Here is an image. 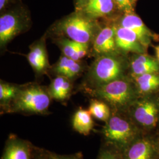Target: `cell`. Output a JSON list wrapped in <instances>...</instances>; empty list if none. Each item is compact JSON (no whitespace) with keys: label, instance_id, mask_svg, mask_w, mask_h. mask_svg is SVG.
<instances>
[{"label":"cell","instance_id":"obj_22","mask_svg":"<svg viewBox=\"0 0 159 159\" xmlns=\"http://www.w3.org/2000/svg\"><path fill=\"white\" fill-rule=\"evenodd\" d=\"M79 43L68 38H62L57 41V44L63 52V55L74 60Z\"/></svg>","mask_w":159,"mask_h":159},{"label":"cell","instance_id":"obj_11","mask_svg":"<svg viewBox=\"0 0 159 159\" xmlns=\"http://www.w3.org/2000/svg\"><path fill=\"white\" fill-rule=\"evenodd\" d=\"M75 11L94 20L99 18L111 19L120 13L117 8L114 0H91Z\"/></svg>","mask_w":159,"mask_h":159},{"label":"cell","instance_id":"obj_21","mask_svg":"<svg viewBox=\"0 0 159 159\" xmlns=\"http://www.w3.org/2000/svg\"><path fill=\"white\" fill-rule=\"evenodd\" d=\"M21 88V85L6 83L1 80L0 83V102L1 107L5 108L15 98Z\"/></svg>","mask_w":159,"mask_h":159},{"label":"cell","instance_id":"obj_32","mask_svg":"<svg viewBox=\"0 0 159 159\" xmlns=\"http://www.w3.org/2000/svg\"></svg>","mask_w":159,"mask_h":159},{"label":"cell","instance_id":"obj_6","mask_svg":"<svg viewBox=\"0 0 159 159\" xmlns=\"http://www.w3.org/2000/svg\"><path fill=\"white\" fill-rule=\"evenodd\" d=\"M99 25L97 20H91L75 11L61 20L56 27L57 33L68 39L89 44L102 29Z\"/></svg>","mask_w":159,"mask_h":159},{"label":"cell","instance_id":"obj_5","mask_svg":"<svg viewBox=\"0 0 159 159\" xmlns=\"http://www.w3.org/2000/svg\"><path fill=\"white\" fill-rule=\"evenodd\" d=\"M127 113L143 134L159 133V91L139 97Z\"/></svg>","mask_w":159,"mask_h":159},{"label":"cell","instance_id":"obj_8","mask_svg":"<svg viewBox=\"0 0 159 159\" xmlns=\"http://www.w3.org/2000/svg\"><path fill=\"white\" fill-rule=\"evenodd\" d=\"M113 23L134 32L143 45L148 48L153 41H159V35L152 31L136 12L121 14L111 18Z\"/></svg>","mask_w":159,"mask_h":159},{"label":"cell","instance_id":"obj_2","mask_svg":"<svg viewBox=\"0 0 159 159\" xmlns=\"http://www.w3.org/2000/svg\"><path fill=\"white\" fill-rule=\"evenodd\" d=\"M101 133L104 143L113 146L122 153L143 134L127 111L113 110Z\"/></svg>","mask_w":159,"mask_h":159},{"label":"cell","instance_id":"obj_9","mask_svg":"<svg viewBox=\"0 0 159 159\" xmlns=\"http://www.w3.org/2000/svg\"><path fill=\"white\" fill-rule=\"evenodd\" d=\"M124 159H159L156 136L143 134L123 152Z\"/></svg>","mask_w":159,"mask_h":159},{"label":"cell","instance_id":"obj_16","mask_svg":"<svg viewBox=\"0 0 159 159\" xmlns=\"http://www.w3.org/2000/svg\"><path fill=\"white\" fill-rule=\"evenodd\" d=\"M52 70L57 76H63L73 80L81 73L83 66L80 61L74 60L63 55L54 66Z\"/></svg>","mask_w":159,"mask_h":159},{"label":"cell","instance_id":"obj_23","mask_svg":"<svg viewBox=\"0 0 159 159\" xmlns=\"http://www.w3.org/2000/svg\"><path fill=\"white\" fill-rule=\"evenodd\" d=\"M96 159H124V158L123 153L119 150L103 143Z\"/></svg>","mask_w":159,"mask_h":159},{"label":"cell","instance_id":"obj_15","mask_svg":"<svg viewBox=\"0 0 159 159\" xmlns=\"http://www.w3.org/2000/svg\"><path fill=\"white\" fill-rule=\"evenodd\" d=\"M27 60L30 66L37 74H44L49 67L45 40L42 39L30 47Z\"/></svg>","mask_w":159,"mask_h":159},{"label":"cell","instance_id":"obj_19","mask_svg":"<svg viewBox=\"0 0 159 159\" xmlns=\"http://www.w3.org/2000/svg\"><path fill=\"white\" fill-rule=\"evenodd\" d=\"M72 85L70 80L63 76H57L51 82L48 91L52 98L63 102L71 94Z\"/></svg>","mask_w":159,"mask_h":159},{"label":"cell","instance_id":"obj_29","mask_svg":"<svg viewBox=\"0 0 159 159\" xmlns=\"http://www.w3.org/2000/svg\"><path fill=\"white\" fill-rule=\"evenodd\" d=\"M91 0H75V11L81 9L82 7L88 4Z\"/></svg>","mask_w":159,"mask_h":159},{"label":"cell","instance_id":"obj_14","mask_svg":"<svg viewBox=\"0 0 159 159\" xmlns=\"http://www.w3.org/2000/svg\"><path fill=\"white\" fill-rule=\"evenodd\" d=\"M129 76L134 78L143 74L159 73V62L156 57L148 53L132 54L129 56Z\"/></svg>","mask_w":159,"mask_h":159},{"label":"cell","instance_id":"obj_27","mask_svg":"<svg viewBox=\"0 0 159 159\" xmlns=\"http://www.w3.org/2000/svg\"><path fill=\"white\" fill-rule=\"evenodd\" d=\"M33 159H49L47 150L35 148Z\"/></svg>","mask_w":159,"mask_h":159},{"label":"cell","instance_id":"obj_31","mask_svg":"<svg viewBox=\"0 0 159 159\" xmlns=\"http://www.w3.org/2000/svg\"><path fill=\"white\" fill-rule=\"evenodd\" d=\"M156 139L157 143V146H158V150H159V133L156 135Z\"/></svg>","mask_w":159,"mask_h":159},{"label":"cell","instance_id":"obj_25","mask_svg":"<svg viewBox=\"0 0 159 159\" xmlns=\"http://www.w3.org/2000/svg\"><path fill=\"white\" fill-rule=\"evenodd\" d=\"M47 152L49 159H83V154L81 152H77L71 154L61 155L48 150Z\"/></svg>","mask_w":159,"mask_h":159},{"label":"cell","instance_id":"obj_12","mask_svg":"<svg viewBox=\"0 0 159 159\" xmlns=\"http://www.w3.org/2000/svg\"><path fill=\"white\" fill-rule=\"evenodd\" d=\"M114 24L115 25L116 44L120 51L127 55L129 53H148V48L143 45L134 32L114 23Z\"/></svg>","mask_w":159,"mask_h":159},{"label":"cell","instance_id":"obj_4","mask_svg":"<svg viewBox=\"0 0 159 159\" xmlns=\"http://www.w3.org/2000/svg\"><path fill=\"white\" fill-rule=\"evenodd\" d=\"M129 68L127 54L116 52L97 56L89 72L91 88L128 76Z\"/></svg>","mask_w":159,"mask_h":159},{"label":"cell","instance_id":"obj_30","mask_svg":"<svg viewBox=\"0 0 159 159\" xmlns=\"http://www.w3.org/2000/svg\"><path fill=\"white\" fill-rule=\"evenodd\" d=\"M154 51H155V54H156V57L157 59V60L159 62V45L158 46H153Z\"/></svg>","mask_w":159,"mask_h":159},{"label":"cell","instance_id":"obj_24","mask_svg":"<svg viewBox=\"0 0 159 159\" xmlns=\"http://www.w3.org/2000/svg\"><path fill=\"white\" fill-rule=\"evenodd\" d=\"M137 0H114L119 12L128 14L136 12Z\"/></svg>","mask_w":159,"mask_h":159},{"label":"cell","instance_id":"obj_3","mask_svg":"<svg viewBox=\"0 0 159 159\" xmlns=\"http://www.w3.org/2000/svg\"><path fill=\"white\" fill-rule=\"evenodd\" d=\"M48 89L37 84L21 85L15 98L3 110L5 113L47 114L51 103Z\"/></svg>","mask_w":159,"mask_h":159},{"label":"cell","instance_id":"obj_17","mask_svg":"<svg viewBox=\"0 0 159 159\" xmlns=\"http://www.w3.org/2000/svg\"><path fill=\"white\" fill-rule=\"evenodd\" d=\"M131 79L136 87L139 96L159 91V73L143 74Z\"/></svg>","mask_w":159,"mask_h":159},{"label":"cell","instance_id":"obj_13","mask_svg":"<svg viewBox=\"0 0 159 159\" xmlns=\"http://www.w3.org/2000/svg\"><path fill=\"white\" fill-rule=\"evenodd\" d=\"M35 148L31 143L11 134L7 140L1 159H33Z\"/></svg>","mask_w":159,"mask_h":159},{"label":"cell","instance_id":"obj_26","mask_svg":"<svg viewBox=\"0 0 159 159\" xmlns=\"http://www.w3.org/2000/svg\"><path fill=\"white\" fill-rule=\"evenodd\" d=\"M89 44L80 43L77 47L76 54H75V60L80 61L81 58H84L87 54L89 50Z\"/></svg>","mask_w":159,"mask_h":159},{"label":"cell","instance_id":"obj_1","mask_svg":"<svg viewBox=\"0 0 159 159\" xmlns=\"http://www.w3.org/2000/svg\"><path fill=\"white\" fill-rule=\"evenodd\" d=\"M87 90L106 102L113 111H127L139 97L135 84L129 75Z\"/></svg>","mask_w":159,"mask_h":159},{"label":"cell","instance_id":"obj_28","mask_svg":"<svg viewBox=\"0 0 159 159\" xmlns=\"http://www.w3.org/2000/svg\"><path fill=\"white\" fill-rule=\"evenodd\" d=\"M14 0H0V11H4L15 3Z\"/></svg>","mask_w":159,"mask_h":159},{"label":"cell","instance_id":"obj_18","mask_svg":"<svg viewBox=\"0 0 159 159\" xmlns=\"http://www.w3.org/2000/svg\"><path fill=\"white\" fill-rule=\"evenodd\" d=\"M72 126L74 130L81 134L88 136L94 127V122L89 110L80 108L74 114Z\"/></svg>","mask_w":159,"mask_h":159},{"label":"cell","instance_id":"obj_20","mask_svg":"<svg viewBox=\"0 0 159 159\" xmlns=\"http://www.w3.org/2000/svg\"><path fill=\"white\" fill-rule=\"evenodd\" d=\"M88 110L94 118L104 123L109 119L111 114V109L108 104L98 98L91 100Z\"/></svg>","mask_w":159,"mask_h":159},{"label":"cell","instance_id":"obj_7","mask_svg":"<svg viewBox=\"0 0 159 159\" xmlns=\"http://www.w3.org/2000/svg\"><path fill=\"white\" fill-rule=\"evenodd\" d=\"M1 12L0 17V46L3 48L14 37L30 25L31 18L27 8L21 4H15Z\"/></svg>","mask_w":159,"mask_h":159},{"label":"cell","instance_id":"obj_10","mask_svg":"<svg viewBox=\"0 0 159 159\" xmlns=\"http://www.w3.org/2000/svg\"><path fill=\"white\" fill-rule=\"evenodd\" d=\"M105 20L107 21L106 26L100 29L93 41V50L97 56L121 52L116 44L114 23L111 20Z\"/></svg>","mask_w":159,"mask_h":159}]
</instances>
